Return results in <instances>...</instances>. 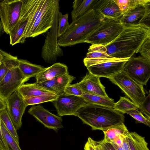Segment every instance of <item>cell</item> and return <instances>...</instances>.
Segmentation results:
<instances>
[{
  "label": "cell",
  "mask_w": 150,
  "mask_h": 150,
  "mask_svg": "<svg viewBox=\"0 0 150 150\" xmlns=\"http://www.w3.org/2000/svg\"><path fill=\"white\" fill-rule=\"evenodd\" d=\"M2 59L0 64V82L12 68L18 66L19 59L17 56H14L0 49Z\"/></svg>",
  "instance_id": "obj_23"
},
{
  "label": "cell",
  "mask_w": 150,
  "mask_h": 150,
  "mask_svg": "<svg viewBox=\"0 0 150 150\" xmlns=\"http://www.w3.org/2000/svg\"><path fill=\"white\" fill-rule=\"evenodd\" d=\"M137 108L133 102L125 97H120L119 100L115 103L113 108L122 114L127 111Z\"/></svg>",
  "instance_id": "obj_31"
},
{
  "label": "cell",
  "mask_w": 150,
  "mask_h": 150,
  "mask_svg": "<svg viewBox=\"0 0 150 150\" xmlns=\"http://www.w3.org/2000/svg\"><path fill=\"white\" fill-rule=\"evenodd\" d=\"M23 98L37 96L55 94L37 85L36 83L23 84L18 89Z\"/></svg>",
  "instance_id": "obj_22"
},
{
  "label": "cell",
  "mask_w": 150,
  "mask_h": 150,
  "mask_svg": "<svg viewBox=\"0 0 150 150\" xmlns=\"http://www.w3.org/2000/svg\"><path fill=\"white\" fill-rule=\"evenodd\" d=\"M130 58L120 59L112 57L98 59L85 58L83 62L89 72L100 77L109 79L123 71L125 64Z\"/></svg>",
  "instance_id": "obj_4"
},
{
  "label": "cell",
  "mask_w": 150,
  "mask_h": 150,
  "mask_svg": "<svg viewBox=\"0 0 150 150\" xmlns=\"http://www.w3.org/2000/svg\"><path fill=\"white\" fill-rule=\"evenodd\" d=\"M149 38L150 28L144 23L124 26L118 36L105 47L108 54L112 57L130 58L139 52L142 45Z\"/></svg>",
  "instance_id": "obj_1"
},
{
  "label": "cell",
  "mask_w": 150,
  "mask_h": 150,
  "mask_svg": "<svg viewBox=\"0 0 150 150\" xmlns=\"http://www.w3.org/2000/svg\"><path fill=\"white\" fill-rule=\"evenodd\" d=\"M126 113L129 114L134 118L136 123H142L150 127V119L144 116L138 108L128 110Z\"/></svg>",
  "instance_id": "obj_35"
},
{
  "label": "cell",
  "mask_w": 150,
  "mask_h": 150,
  "mask_svg": "<svg viewBox=\"0 0 150 150\" xmlns=\"http://www.w3.org/2000/svg\"><path fill=\"white\" fill-rule=\"evenodd\" d=\"M30 79L22 74L18 66L12 68L0 82V98L5 101Z\"/></svg>",
  "instance_id": "obj_11"
},
{
  "label": "cell",
  "mask_w": 150,
  "mask_h": 150,
  "mask_svg": "<svg viewBox=\"0 0 150 150\" xmlns=\"http://www.w3.org/2000/svg\"><path fill=\"white\" fill-rule=\"evenodd\" d=\"M59 1V0H44L41 10L26 38L36 37L46 32L51 28L57 5Z\"/></svg>",
  "instance_id": "obj_7"
},
{
  "label": "cell",
  "mask_w": 150,
  "mask_h": 150,
  "mask_svg": "<svg viewBox=\"0 0 150 150\" xmlns=\"http://www.w3.org/2000/svg\"><path fill=\"white\" fill-rule=\"evenodd\" d=\"M18 67L22 74L29 78L35 77L45 68L41 65L32 64L23 59H19Z\"/></svg>",
  "instance_id": "obj_25"
},
{
  "label": "cell",
  "mask_w": 150,
  "mask_h": 150,
  "mask_svg": "<svg viewBox=\"0 0 150 150\" xmlns=\"http://www.w3.org/2000/svg\"><path fill=\"white\" fill-rule=\"evenodd\" d=\"M118 86L139 109L146 96L143 86L129 77L123 71L109 79Z\"/></svg>",
  "instance_id": "obj_6"
},
{
  "label": "cell",
  "mask_w": 150,
  "mask_h": 150,
  "mask_svg": "<svg viewBox=\"0 0 150 150\" xmlns=\"http://www.w3.org/2000/svg\"><path fill=\"white\" fill-rule=\"evenodd\" d=\"M124 27L120 19H105L85 42L105 46L118 36Z\"/></svg>",
  "instance_id": "obj_5"
},
{
  "label": "cell",
  "mask_w": 150,
  "mask_h": 150,
  "mask_svg": "<svg viewBox=\"0 0 150 150\" xmlns=\"http://www.w3.org/2000/svg\"><path fill=\"white\" fill-rule=\"evenodd\" d=\"M122 14L141 5L150 4L149 0H115Z\"/></svg>",
  "instance_id": "obj_27"
},
{
  "label": "cell",
  "mask_w": 150,
  "mask_h": 150,
  "mask_svg": "<svg viewBox=\"0 0 150 150\" xmlns=\"http://www.w3.org/2000/svg\"><path fill=\"white\" fill-rule=\"evenodd\" d=\"M96 142L100 150H117L111 143L103 140Z\"/></svg>",
  "instance_id": "obj_40"
},
{
  "label": "cell",
  "mask_w": 150,
  "mask_h": 150,
  "mask_svg": "<svg viewBox=\"0 0 150 150\" xmlns=\"http://www.w3.org/2000/svg\"><path fill=\"white\" fill-rule=\"evenodd\" d=\"M22 6V0L0 1V20L3 30L7 34L18 23Z\"/></svg>",
  "instance_id": "obj_9"
},
{
  "label": "cell",
  "mask_w": 150,
  "mask_h": 150,
  "mask_svg": "<svg viewBox=\"0 0 150 150\" xmlns=\"http://www.w3.org/2000/svg\"><path fill=\"white\" fill-rule=\"evenodd\" d=\"M139 52L142 57L150 61V38L144 42Z\"/></svg>",
  "instance_id": "obj_37"
},
{
  "label": "cell",
  "mask_w": 150,
  "mask_h": 150,
  "mask_svg": "<svg viewBox=\"0 0 150 150\" xmlns=\"http://www.w3.org/2000/svg\"><path fill=\"white\" fill-rule=\"evenodd\" d=\"M75 79V77L68 74L40 83H36L38 86L59 96L64 93L65 88Z\"/></svg>",
  "instance_id": "obj_19"
},
{
  "label": "cell",
  "mask_w": 150,
  "mask_h": 150,
  "mask_svg": "<svg viewBox=\"0 0 150 150\" xmlns=\"http://www.w3.org/2000/svg\"><path fill=\"white\" fill-rule=\"evenodd\" d=\"M7 110L15 129L19 130L22 125V119L27 106L18 90L5 101Z\"/></svg>",
  "instance_id": "obj_14"
},
{
  "label": "cell",
  "mask_w": 150,
  "mask_h": 150,
  "mask_svg": "<svg viewBox=\"0 0 150 150\" xmlns=\"http://www.w3.org/2000/svg\"><path fill=\"white\" fill-rule=\"evenodd\" d=\"M93 9L105 19H120L122 15L115 0H96Z\"/></svg>",
  "instance_id": "obj_18"
},
{
  "label": "cell",
  "mask_w": 150,
  "mask_h": 150,
  "mask_svg": "<svg viewBox=\"0 0 150 150\" xmlns=\"http://www.w3.org/2000/svg\"><path fill=\"white\" fill-rule=\"evenodd\" d=\"M93 9L72 21L65 33L58 39L60 47L85 42L105 19Z\"/></svg>",
  "instance_id": "obj_2"
},
{
  "label": "cell",
  "mask_w": 150,
  "mask_h": 150,
  "mask_svg": "<svg viewBox=\"0 0 150 150\" xmlns=\"http://www.w3.org/2000/svg\"><path fill=\"white\" fill-rule=\"evenodd\" d=\"M7 106L5 102L0 98V112L7 109Z\"/></svg>",
  "instance_id": "obj_43"
},
{
  "label": "cell",
  "mask_w": 150,
  "mask_h": 150,
  "mask_svg": "<svg viewBox=\"0 0 150 150\" xmlns=\"http://www.w3.org/2000/svg\"><path fill=\"white\" fill-rule=\"evenodd\" d=\"M83 92L81 89L76 84H69L65 88V93L78 97L82 96Z\"/></svg>",
  "instance_id": "obj_36"
},
{
  "label": "cell",
  "mask_w": 150,
  "mask_h": 150,
  "mask_svg": "<svg viewBox=\"0 0 150 150\" xmlns=\"http://www.w3.org/2000/svg\"><path fill=\"white\" fill-rule=\"evenodd\" d=\"M126 136L123 137L122 138L121 146L123 150H130L127 141Z\"/></svg>",
  "instance_id": "obj_42"
},
{
  "label": "cell",
  "mask_w": 150,
  "mask_h": 150,
  "mask_svg": "<svg viewBox=\"0 0 150 150\" xmlns=\"http://www.w3.org/2000/svg\"><path fill=\"white\" fill-rule=\"evenodd\" d=\"M28 112L45 127L56 132L63 127L62 118L50 112L40 105L32 106Z\"/></svg>",
  "instance_id": "obj_15"
},
{
  "label": "cell",
  "mask_w": 150,
  "mask_h": 150,
  "mask_svg": "<svg viewBox=\"0 0 150 150\" xmlns=\"http://www.w3.org/2000/svg\"><path fill=\"white\" fill-rule=\"evenodd\" d=\"M1 126L4 139L8 150H21L19 144L8 132L1 120Z\"/></svg>",
  "instance_id": "obj_33"
},
{
  "label": "cell",
  "mask_w": 150,
  "mask_h": 150,
  "mask_svg": "<svg viewBox=\"0 0 150 150\" xmlns=\"http://www.w3.org/2000/svg\"><path fill=\"white\" fill-rule=\"evenodd\" d=\"M103 131L104 134L103 140L111 143L123 136H127L129 132L124 123L112 126Z\"/></svg>",
  "instance_id": "obj_21"
},
{
  "label": "cell",
  "mask_w": 150,
  "mask_h": 150,
  "mask_svg": "<svg viewBox=\"0 0 150 150\" xmlns=\"http://www.w3.org/2000/svg\"><path fill=\"white\" fill-rule=\"evenodd\" d=\"M52 102L60 117L65 115L76 116L79 109L87 104L81 97L64 93L58 96L57 98Z\"/></svg>",
  "instance_id": "obj_12"
},
{
  "label": "cell",
  "mask_w": 150,
  "mask_h": 150,
  "mask_svg": "<svg viewBox=\"0 0 150 150\" xmlns=\"http://www.w3.org/2000/svg\"><path fill=\"white\" fill-rule=\"evenodd\" d=\"M58 96L55 94L44 95L23 99L25 103L28 106L45 102H52L56 99Z\"/></svg>",
  "instance_id": "obj_32"
},
{
  "label": "cell",
  "mask_w": 150,
  "mask_h": 150,
  "mask_svg": "<svg viewBox=\"0 0 150 150\" xmlns=\"http://www.w3.org/2000/svg\"><path fill=\"white\" fill-rule=\"evenodd\" d=\"M76 116L83 124L91 127L92 130L103 131L125 121L123 114L112 108L92 104H87L80 108Z\"/></svg>",
  "instance_id": "obj_3"
},
{
  "label": "cell",
  "mask_w": 150,
  "mask_h": 150,
  "mask_svg": "<svg viewBox=\"0 0 150 150\" xmlns=\"http://www.w3.org/2000/svg\"><path fill=\"white\" fill-rule=\"evenodd\" d=\"M59 10V2L57 5L52 25L46 36L42 48L41 57L45 62L50 64L55 62L58 57L64 55L63 51L58 45L57 42L58 13Z\"/></svg>",
  "instance_id": "obj_8"
},
{
  "label": "cell",
  "mask_w": 150,
  "mask_h": 150,
  "mask_svg": "<svg viewBox=\"0 0 150 150\" xmlns=\"http://www.w3.org/2000/svg\"><path fill=\"white\" fill-rule=\"evenodd\" d=\"M145 116L150 119V93L146 96L139 109Z\"/></svg>",
  "instance_id": "obj_38"
},
{
  "label": "cell",
  "mask_w": 150,
  "mask_h": 150,
  "mask_svg": "<svg viewBox=\"0 0 150 150\" xmlns=\"http://www.w3.org/2000/svg\"><path fill=\"white\" fill-rule=\"evenodd\" d=\"M0 119L8 132L16 142L19 144V137L17 130L13 126L7 109L0 112Z\"/></svg>",
  "instance_id": "obj_30"
},
{
  "label": "cell",
  "mask_w": 150,
  "mask_h": 150,
  "mask_svg": "<svg viewBox=\"0 0 150 150\" xmlns=\"http://www.w3.org/2000/svg\"><path fill=\"white\" fill-rule=\"evenodd\" d=\"M81 97L87 104H94L113 108L115 103L113 99L109 97H106L83 93Z\"/></svg>",
  "instance_id": "obj_26"
},
{
  "label": "cell",
  "mask_w": 150,
  "mask_h": 150,
  "mask_svg": "<svg viewBox=\"0 0 150 150\" xmlns=\"http://www.w3.org/2000/svg\"><path fill=\"white\" fill-rule=\"evenodd\" d=\"M2 59V55L1 54L0 52V64L1 63V62Z\"/></svg>",
  "instance_id": "obj_46"
},
{
  "label": "cell",
  "mask_w": 150,
  "mask_h": 150,
  "mask_svg": "<svg viewBox=\"0 0 150 150\" xmlns=\"http://www.w3.org/2000/svg\"><path fill=\"white\" fill-rule=\"evenodd\" d=\"M0 150H1L0 147Z\"/></svg>",
  "instance_id": "obj_47"
},
{
  "label": "cell",
  "mask_w": 150,
  "mask_h": 150,
  "mask_svg": "<svg viewBox=\"0 0 150 150\" xmlns=\"http://www.w3.org/2000/svg\"><path fill=\"white\" fill-rule=\"evenodd\" d=\"M4 31L3 29L0 20V35L1 34L2 31Z\"/></svg>",
  "instance_id": "obj_45"
},
{
  "label": "cell",
  "mask_w": 150,
  "mask_h": 150,
  "mask_svg": "<svg viewBox=\"0 0 150 150\" xmlns=\"http://www.w3.org/2000/svg\"><path fill=\"white\" fill-rule=\"evenodd\" d=\"M1 123V120L0 119V147L1 150H8L2 133Z\"/></svg>",
  "instance_id": "obj_41"
},
{
  "label": "cell",
  "mask_w": 150,
  "mask_h": 150,
  "mask_svg": "<svg viewBox=\"0 0 150 150\" xmlns=\"http://www.w3.org/2000/svg\"><path fill=\"white\" fill-rule=\"evenodd\" d=\"M68 14H62L60 12L58 13V25L57 29V37L59 38L66 32L69 25L68 22Z\"/></svg>",
  "instance_id": "obj_34"
},
{
  "label": "cell",
  "mask_w": 150,
  "mask_h": 150,
  "mask_svg": "<svg viewBox=\"0 0 150 150\" xmlns=\"http://www.w3.org/2000/svg\"><path fill=\"white\" fill-rule=\"evenodd\" d=\"M82 1V0H76L74 1L73 3L72 7L73 10H75L76 8Z\"/></svg>",
  "instance_id": "obj_44"
},
{
  "label": "cell",
  "mask_w": 150,
  "mask_h": 150,
  "mask_svg": "<svg viewBox=\"0 0 150 150\" xmlns=\"http://www.w3.org/2000/svg\"><path fill=\"white\" fill-rule=\"evenodd\" d=\"M100 77L89 72L79 82L76 84L83 93L108 97L105 88L101 83Z\"/></svg>",
  "instance_id": "obj_17"
},
{
  "label": "cell",
  "mask_w": 150,
  "mask_h": 150,
  "mask_svg": "<svg viewBox=\"0 0 150 150\" xmlns=\"http://www.w3.org/2000/svg\"><path fill=\"white\" fill-rule=\"evenodd\" d=\"M123 71L136 82L146 85L150 77V61L141 56L131 57Z\"/></svg>",
  "instance_id": "obj_10"
},
{
  "label": "cell",
  "mask_w": 150,
  "mask_h": 150,
  "mask_svg": "<svg viewBox=\"0 0 150 150\" xmlns=\"http://www.w3.org/2000/svg\"><path fill=\"white\" fill-rule=\"evenodd\" d=\"M68 74V68L66 65L56 63L50 67L45 68L35 76L36 83H40Z\"/></svg>",
  "instance_id": "obj_20"
},
{
  "label": "cell",
  "mask_w": 150,
  "mask_h": 150,
  "mask_svg": "<svg viewBox=\"0 0 150 150\" xmlns=\"http://www.w3.org/2000/svg\"><path fill=\"white\" fill-rule=\"evenodd\" d=\"M130 150H149L144 137L135 132H129L126 136Z\"/></svg>",
  "instance_id": "obj_24"
},
{
  "label": "cell",
  "mask_w": 150,
  "mask_h": 150,
  "mask_svg": "<svg viewBox=\"0 0 150 150\" xmlns=\"http://www.w3.org/2000/svg\"><path fill=\"white\" fill-rule=\"evenodd\" d=\"M150 4L139 5L123 14L120 19L124 26L137 25L144 23L149 18Z\"/></svg>",
  "instance_id": "obj_16"
},
{
  "label": "cell",
  "mask_w": 150,
  "mask_h": 150,
  "mask_svg": "<svg viewBox=\"0 0 150 150\" xmlns=\"http://www.w3.org/2000/svg\"><path fill=\"white\" fill-rule=\"evenodd\" d=\"M105 46L101 45H91L88 50L86 59H98L109 57Z\"/></svg>",
  "instance_id": "obj_28"
},
{
  "label": "cell",
  "mask_w": 150,
  "mask_h": 150,
  "mask_svg": "<svg viewBox=\"0 0 150 150\" xmlns=\"http://www.w3.org/2000/svg\"><path fill=\"white\" fill-rule=\"evenodd\" d=\"M96 0H84L75 10L71 11L72 21L82 16L89 10L93 9Z\"/></svg>",
  "instance_id": "obj_29"
},
{
  "label": "cell",
  "mask_w": 150,
  "mask_h": 150,
  "mask_svg": "<svg viewBox=\"0 0 150 150\" xmlns=\"http://www.w3.org/2000/svg\"><path fill=\"white\" fill-rule=\"evenodd\" d=\"M84 150H100L96 141L89 137L84 146Z\"/></svg>",
  "instance_id": "obj_39"
},
{
  "label": "cell",
  "mask_w": 150,
  "mask_h": 150,
  "mask_svg": "<svg viewBox=\"0 0 150 150\" xmlns=\"http://www.w3.org/2000/svg\"><path fill=\"white\" fill-rule=\"evenodd\" d=\"M22 6L18 23L9 34L10 44L13 46L21 43L29 18L36 2V0H22Z\"/></svg>",
  "instance_id": "obj_13"
}]
</instances>
